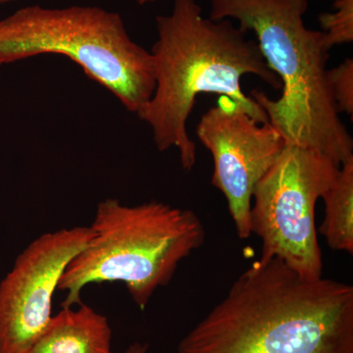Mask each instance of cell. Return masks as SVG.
I'll list each match as a JSON object with an SVG mask.
<instances>
[{"instance_id":"1","label":"cell","mask_w":353,"mask_h":353,"mask_svg":"<svg viewBox=\"0 0 353 353\" xmlns=\"http://www.w3.org/2000/svg\"><path fill=\"white\" fill-rule=\"evenodd\" d=\"M178 353H353V287L257 260Z\"/></svg>"},{"instance_id":"2","label":"cell","mask_w":353,"mask_h":353,"mask_svg":"<svg viewBox=\"0 0 353 353\" xmlns=\"http://www.w3.org/2000/svg\"><path fill=\"white\" fill-rule=\"evenodd\" d=\"M157 41L150 51L155 88L137 116L152 130L159 152L175 148L183 170L196 163V145L188 120L201 94H219L240 104L260 123L268 117L241 88L245 75L259 77L274 90L281 82L262 57L256 41L231 20H211L196 0H174L169 15L157 18Z\"/></svg>"},{"instance_id":"3","label":"cell","mask_w":353,"mask_h":353,"mask_svg":"<svg viewBox=\"0 0 353 353\" xmlns=\"http://www.w3.org/2000/svg\"><path fill=\"white\" fill-rule=\"evenodd\" d=\"M308 0H211V20L238 21L252 31L262 57L281 82L272 99L253 90L268 122L285 145L307 148L338 164L353 157V139L330 94L329 48L322 31L304 24Z\"/></svg>"},{"instance_id":"4","label":"cell","mask_w":353,"mask_h":353,"mask_svg":"<svg viewBox=\"0 0 353 353\" xmlns=\"http://www.w3.org/2000/svg\"><path fill=\"white\" fill-rule=\"evenodd\" d=\"M92 240L71 260L58 290L62 306L82 303L90 284L120 282L141 310L171 282L179 265L205 241L203 223L190 209L150 201L129 206L114 199L97 205Z\"/></svg>"},{"instance_id":"5","label":"cell","mask_w":353,"mask_h":353,"mask_svg":"<svg viewBox=\"0 0 353 353\" xmlns=\"http://www.w3.org/2000/svg\"><path fill=\"white\" fill-rule=\"evenodd\" d=\"M44 54L68 57L136 115L154 92L152 53L130 38L120 14L32 6L0 20V66Z\"/></svg>"},{"instance_id":"6","label":"cell","mask_w":353,"mask_h":353,"mask_svg":"<svg viewBox=\"0 0 353 353\" xmlns=\"http://www.w3.org/2000/svg\"><path fill=\"white\" fill-rule=\"evenodd\" d=\"M340 167L322 153L285 145L253 192L250 232L261 240L259 259L281 260L303 278L322 277L315 206Z\"/></svg>"},{"instance_id":"7","label":"cell","mask_w":353,"mask_h":353,"mask_svg":"<svg viewBox=\"0 0 353 353\" xmlns=\"http://www.w3.org/2000/svg\"><path fill=\"white\" fill-rule=\"evenodd\" d=\"M196 136L212 155L211 183L226 197L236 234L246 240L252 236L253 192L284 150V139L270 123L260 124L227 97L202 115Z\"/></svg>"},{"instance_id":"8","label":"cell","mask_w":353,"mask_h":353,"mask_svg":"<svg viewBox=\"0 0 353 353\" xmlns=\"http://www.w3.org/2000/svg\"><path fill=\"white\" fill-rule=\"evenodd\" d=\"M94 236L92 227L39 236L0 283V353H22L52 318V297L71 260Z\"/></svg>"},{"instance_id":"9","label":"cell","mask_w":353,"mask_h":353,"mask_svg":"<svg viewBox=\"0 0 353 353\" xmlns=\"http://www.w3.org/2000/svg\"><path fill=\"white\" fill-rule=\"evenodd\" d=\"M108 318L81 303L63 307L22 353H111Z\"/></svg>"},{"instance_id":"10","label":"cell","mask_w":353,"mask_h":353,"mask_svg":"<svg viewBox=\"0 0 353 353\" xmlns=\"http://www.w3.org/2000/svg\"><path fill=\"white\" fill-rule=\"evenodd\" d=\"M321 199L325 217L320 234L336 252L353 253V157L341 165Z\"/></svg>"},{"instance_id":"11","label":"cell","mask_w":353,"mask_h":353,"mask_svg":"<svg viewBox=\"0 0 353 353\" xmlns=\"http://www.w3.org/2000/svg\"><path fill=\"white\" fill-rule=\"evenodd\" d=\"M334 12L320 14L319 22L330 50L353 41V0L334 1Z\"/></svg>"},{"instance_id":"12","label":"cell","mask_w":353,"mask_h":353,"mask_svg":"<svg viewBox=\"0 0 353 353\" xmlns=\"http://www.w3.org/2000/svg\"><path fill=\"white\" fill-rule=\"evenodd\" d=\"M327 83L339 112L353 114V60L347 58L334 68L327 70Z\"/></svg>"},{"instance_id":"13","label":"cell","mask_w":353,"mask_h":353,"mask_svg":"<svg viewBox=\"0 0 353 353\" xmlns=\"http://www.w3.org/2000/svg\"><path fill=\"white\" fill-rule=\"evenodd\" d=\"M148 348V345H141V343H137L128 348L127 352L125 353H146Z\"/></svg>"},{"instance_id":"14","label":"cell","mask_w":353,"mask_h":353,"mask_svg":"<svg viewBox=\"0 0 353 353\" xmlns=\"http://www.w3.org/2000/svg\"><path fill=\"white\" fill-rule=\"evenodd\" d=\"M134 1L138 2L139 4H146L152 3V2L157 1V0H134Z\"/></svg>"},{"instance_id":"15","label":"cell","mask_w":353,"mask_h":353,"mask_svg":"<svg viewBox=\"0 0 353 353\" xmlns=\"http://www.w3.org/2000/svg\"><path fill=\"white\" fill-rule=\"evenodd\" d=\"M15 1V0H0V3H6V2Z\"/></svg>"},{"instance_id":"16","label":"cell","mask_w":353,"mask_h":353,"mask_svg":"<svg viewBox=\"0 0 353 353\" xmlns=\"http://www.w3.org/2000/svg\"><path fill=\"white\" fill-rule=\"evenodd\" d=\"M334 1H336V0H334Z\"/></svg>"},{"instance_id":"17","label":"cell","mask_w":353,"mask_h":353,"mask_svg":"<svg viewBox=\"0 0 353 353\" xmlns=\"http://www.w3.org/2000/svg\"><path fill=\"white\" fill-rule=\"evenodd\" d=\"M111 353H112V352H111Z\"/></svg>"}]
</instances>
